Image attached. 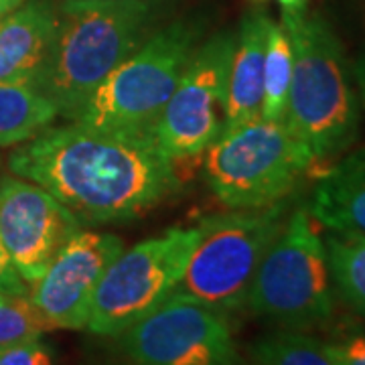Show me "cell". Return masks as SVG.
I'll return each mask as SVG.
<instances>
[{"instance_id": "6da1fadb", "label": "cell", "mask_w": 365, "mask_h": 365, "mask_svg": "<svg viewBox=\"0 0 365 365\" xmlns=\"http://www.w3.org/2000/svg\"><path fill=\"white\" fill-rule=\"evenodd\" d=\"M11 175L57 197L88 225L140 217L173 195L181 179L155 140L91 128L69 120L14 146Z\"/></svg>"}, {"instance_id": "7a4b0ae2", "label": "cell", "mask_w": 365, "mask_h": 365, "mask_svg": "<svg viewBox=\"0 0 365 365\" xmlns=\"http://www.w3.org/2000/svg\"><path fill=\"white\" fill-rule=\"evenodd\" d=\"M155 0H63L51 51L35 88L76 120L114 69L155 31Z\"/></svg>"}, {"instance_id": "3957f363", "label": "cell", "mask_w": 365, "mask_h": 365, "mask_svg": "<svg viewBox=\"0 0 365 365\" xmlns=\"http://www.w3.org/2000/svg\"><path fill=\"white\" fill-rule=\"evenodd\" d=\"M292 47L284 124L313 163L343 155L359 132V98L335 31L321 14H282Z\"/></svg>"}, {"instance_id": "277c9868", "label": "cell", "mask_w": 365, "mask_h": 365, "mask_svg": "<svg viewBox=\"0 0 365 365\" xmlns=\"http://www.w3.org/2000/svg\"><path fill=\"white\" fill-rule=\"evenodd\" d=\"M201 33L199 21L182 19L155 29L93 91L76 122L155 140L158 120L201 45Z\"/></svg>"}, {"instance_id": "5b68a950", "label": "cell", "mask_w": 365, "mask_h": 365, "mask_svg": "<svg viewBox=\"0 0 365 365\" xmlns=\"http://www.w3.org/2000/svg\"><path fill=\"white\" fill-rule=\"evenodd\" d=\"M205 155V181L230 209H262L292 195L313 157L284 122L256 118L222 130Z\"/></svg>"}, {"instance_id": "8992f818", "label": "cell", "mask_w": 365, "mask_h": 365, "mask_svg": "<svg viewBox=\"0 0 365 365\" xmlns=\"http://www.w3.org/2000/svg\"><path fill=\"white\" fill-rule=\"evenodd\" d=\"M290 201L262 209H232L199 222L201 235L173 292L220 313L244 309L262 260L284 227Z\"/></svg>"}, {"instance_id": "52a82bcc", "label": "cell", "mask_w": 365, "mask_h": 365, "mask_svg": "<svg viewBox=\"0 0 365 365\" xmlns=\"http://www.w3.org/2000/svg\"><path fill=\"white\" fill-rule=\"evenodd\" d=\"M250 311L287 329H313L333 317L325 237L309 205H299L268 248L250 288Z\"/></svg>"}, {"instance_id": "ba28073f", "label": "cell", "mask_w": 365, "mask_h": 365, "mask_svg": "<svg viewBox=\"0 0 365 365\" xmlns=\"http://www.w3.org/2000/svg\"><path fill=\"white\" fill-rule=\"evenodd\" d=\"M199 235V223L170 227L122 250L98 287L86 329L93 335L118 337L155 311L179 284Z\"/></svg>"}, {"instance_id": "9c48e42d", "label": "cell", "mask_w": 365, "mask_h": 365, "mask_svg": "<svg viewBox=\"0 0 365 365\" xmlns=\"http://www.w3.org/2000/svg\"><path fill=\"white\" fill-rule=\"evenodd\" d=\"M234 43L235 31H220L197 47L158 120L155 144L175 165L203 155L222 132Z\"/></svg>"}, {"instance_id": "30bf717a", "label": "cell", "mask_w": 365, "mask_h": 365, "mask_svg": "<svg viewBox=\"0 0 365 365\" xmlns=\"http://www.w3.org/2000/svg\"><path fill=\"white\" fill-rule=\"evenodd\" d=\"M120 337L132 365H222L237 355L225 313L177 292Z\"/></svg>"}, {"instance_id": "8fae6325", "label": "cell", "mask_w": 365, "mask_h": 365, "mask_svg": "<svg viewBox=\"0 0 365 365\" xmlns=\"http://www.w3.org/2000/svg\"><path fill=\"white\" fill-rule=\"evenodd\" d=\"M83 223L49 191L21 177H0V237L31 287Z\"/></svg>"}, {"instance_id": "7c38bea8", "label": "cell", "mask_w": 365, "mask_h": 365, "mask_svg": "<svg viewBox=\"0 0 365 365\" xmlns=\"http://www.w3.org/2000/svg\"><path fill=\"white\" fill-rule=\"evenodd\" d=\"M124 250L108 232H78L57 252L47 270L29 287V299L53 329H86L98 287Z\"/></svg>"}, {"instance_id": "4fadbf2b", "label": "cell", "mask_w": 365, "mask_h": 365, "mask_svg": "<svg viewBox=\"0 0 365 365\" xmlns=\"http://www.w3.org/2000/svg\"><path fill=\"white\" fill-rule=\"evenodd\" d=\"M268 23V13L256 9L244 14L235 29L234 51L225 81L222 130L260 118Z\"/></svg>"}, {"instance_id": "5bb4252c", "label": "cell", "mask_w": 365, "mask_h": 365, "mask_svg": "<svg viewBox=\"0 0 365 365\" xmlns=\"http://www.w3.org/2000/svg\"><path fill=\"white\" fill-rule=\"evenodd\" d=\"M55 0H25L0 21V81L35 86L57 29Z\"/></svg>"}, {"instance_id": "9a60e30c", "label": "cell", "mask_w": 365, "mask_h": 365, "mask_svg": "<svg viewBox=\"0 0 365 365\" xmlns=\"http://www.w3.org/2000/svg\"><path fill=\"white\" fill-rule=\"evenodd\" d=\"M309 211L327 232L365 237V148L343 157L319 177Z\"/></svg>"}, {"instance_id": "2e32d148", "label": "cell", "mask_w": 365, "mask_h": 365, "mask_svg": "<svg viewBox=\"0 0 365 365\" xmlns=\"http://www.w3.org/2000/svg\"><path fill=\"white\" fill-rule=\"evenodd\" d=\"M59 118L55 106L35 86L0 81V148L35 138Z\"/></svg>"}, {"instance_id": "e0dca14e", "label": "cell", "mask_w": 365, "mask_h": 365, "mask_svg": "<svg viewBox=\"0 0 365 365\" xmlns=\"http://www.w3.org/2000/svg\"><path fill=\"white\" fill-rule=\"evenodd\" d=\"M292 79V47L282 23L270 19L266 33L264 55V96L260 116L274 122H284L288 91Z\"/></svg>"}, {"instance_id": "ac0fdd59", "label": "cell", "mask_w": 365, "mask_h": 365, "mask_svg": "<svg viewBox=\"0 0 365 365\" xmlns=\"http://www.w3.org/2000/svg\"><path fill=\"white\" fill-rule=\"evenodd\" d=\"M325 248L339 294L355 313L365 317V237L327 232Z\"/></svg>"}, {"instance_id": "d6986e66", "label": "cell", "mask_w": 365, "mask_h": 365, "mask_svg": "<svg viewBox=\"0 0 365 365\" xmlns=\"http://www.w3.org/2000/svg\"><path fill=\"white\" fill-rule=\"evenodd\" d=\"M254 365H335L329 345L297 329L276 331L252 345Z\"/></svg>"}, {"instance_id": "ffe728a7", "label": "cell", "mask_w": 365, "mask_h": 365, "mask_svg": "<svg viewBox=\"0 0 365 365\" xmlns=\"http://www.w3.org/2000/svg\"><path fill=\"white\" fill-rule=\"evenodd\" d=\"M51 327L26 297H4L0 300V347L41 339Z\"/></svg>"}, {"instance_id": "44dd1931", "label": "cell", "mask_w": 365, "mask_h": 365, "mask_svg": "<svg viewBox=\"0 0 365 365\" xmlns=\"http://www.w3.org/2000/svg\"><path fill=\"white\" fill-rule=\"evenodd\" d=\"M0 365H53V351L41 339L0 347Z\"/></svg>"}, {"instance_id": "7402d4cb", "label": "cell", "mask_w": 365, "mask_h": 365, "mask_svg": "<svg viewBox=\"0 0 365 365\" xmlns=\"http://www.w3.org/2000/svg\"><path fill=\"white\" fill-rule=\"evenodd\" d=\"M0 292L9 294V297H26L29 294V284L14 268L13 260L9 256V250L4 248L2 237H0Z\"/></svg>"}, {"instance_id": "603a6c76", "label": "cell", "mask_w": 365, "mask_h": 365, "mask_svg": "<svg viewBox=\"0 0 365 365\" xmlns=\"http://www.w3.org/2000/svg\"><path fill=\"white\" fill-rule=\"evenodd\" d=\"M327 345L335 365H365V333H357L341 343Z\"/></svg>"}, {"instance_id": "cb8c5ba5", "label": "cell", "mask_w": 365, "mask_h": 365, "mask_svg": "<svg viewBox=\"0 0 365 365\" xmlns=\"http://www.w3.org/2000/svg\"><path fill=\"white\" fill-rule=\"evenodd\" d=\"M353 81H355V90H357V98L365 108V53L359 55V59L353 63L351 67Z\"/></svg>"}, {"instance_id": "d4e9b609", "label": "cell", "mask_w": 365, "mask_h": 365, "mask_svg": "<svg viewBox=\"0 0 365 365\" xmlns=\"http://www.w3.org/2000/svg\"><path fill=\"white\" fill-rule=\"evenodd\" d=\"M256 2H264V0H256ZM282 9V14H300L307 11L309 0H276Z\"/></svg>"}, {"instance_id": "484cf974", "label": "cell", "mask_w": 365, "mask_h": 365, "mask_svg": "<svg viewBox=\"0 0 365 365\" xmlns=\"http://www.w3.org/2000/svg\"><path fill=\"white\" fill-rule=\"evenodd\" d=\"M23 2H25V0H0V21H2L6 14H11L13 11H16Z\"/></svg>"}, {"instance_id": "4316f807", "label": "cell", "mask_w": 365, "mask_h": 365, "mask_svg": "<svg viewBox=\"0 0 365 365\" xmlns=\"http://www.w3.org/2000/svg\"><path fill=\"white\" fill-rule=\"evenodd\" d=\"M222 365H246V364H244V361H242V359H240L237 355H234L232 359H227V361H225V364H222Z\"/></svg>"}, {"instance_id": "83f0119b", "label": "cell", "mask_w": 365, "mask_h": 365, "mask_svg": "<svg viewBox=\"0 0 365 365\" xmlns=\"http://www.w3.org/2000/svg\"><path fill=\"white\" fill-rule=\"evenodd\" d=\"M4 297H6V294H2V292H0V300L4 299Z\"/></svg>"}]
</instances>
